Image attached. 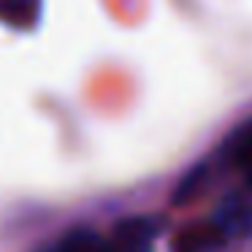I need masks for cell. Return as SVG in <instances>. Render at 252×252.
Segmentation results:
<instances>
[{
  "instance_id": "5b68a950",
  "label": "cell",
  "mask_w": 252,
  "mask_h": 252,
  "mask_svg": "<svg viewBox=\"0 0 252 252\" xmlns=\"http://www.w3.org/2000/svg\"><path fill=\"white\" fill-rule=\"evenodd\" d=\"M41 17V0H0V19L11 28L30 30Z\"/></svg>"
},
{
  "instance_id": "7a4b0ae2",
  "label": "cell",
  "mask_w": 252,
  "mask_h": 252,
  "mask_svg": "<svg viewBox=\"0 0 252 252\" xmlns=\"http://www.w3.org/2000/svg\"><path fill=\"white\" fill-rule=\"evenodd\" d=\"M222 158L247 179L252 190V120L241 122L222 144Z\"/></svg>"
},
{
  "instance_id": "3957f363",
  "label": "cell",
  "mask_w": 252,
  "mask_h": 252,
  "mask_svg": "<svg viewBox=\"0 0 252 252\" xmlns=\"http://www.w3.org/2000/svg\"><path fill=\"white\" fill-rule=\"evenodd\" d=\"M214 222L225 236H244L252 230V198L230 195L214 212Z\"/></svg>"
},
{
  "instance_id": "277c9868",
  "label": "cell",
  "mask_w": 252,
  "mask_h": 252,
  "mask_svg": "<svg viewBox=\"0 0 252 252\" xmlns=\"http://www.w3.org/2000/svg\"><path fill=\"white\" fill-rule=\"evenodd\" d=\"M228 236L220 230V225L214 222H201V225H190L185 228L179 236L174 239V252H206L220 247Z\"/></svg>"
},
{
  "instance_id": "52a82bcc",
  "label": "cell",
  "mask_w": 252,
  "mask_h": 252,
  "mask_svg": "<svg viewBox=\"0 0 252 252\" xmlns=\"http://www.w3.org/2000/svg\"><path fill=\"white\" fill-rule=\"evenodd\" d=\"M203 182H206V168H195V171H190V174L185 176V182H182L179 187H176V192H174V203H182V201H187V198H192L195 195V190H201L203 187Z\"/></svg>"
},
{
  "instance_id": "8992f818",
  "label": "cell",
  "mask_w": 252,
  "mask_h": 252,
  "mask_svg": "<svg viewBox=\"0 0 252 252\" xmlns=\"http://www.w3.org/2000/svg\"><path fill=\"white\" fill-rule=\"evenodd\" d=\"M52 252H109V241L93 228H73L57 241Z\"/></svg>"
},
{
  "instance_id": "6da1fadb",
  "label": "cell",
  "mask_w": 252,
  "mask_h": 252,
  "mask_svg": "<svg viewBox=\"0 0 252 252\" xmlns=\"http://www.w3.org/2000/svg\"><path fill=\"white\" fill-rule=\"evenodd\" d=\"M163 222L158 217H125L114 225L109 241V252H152V244Z\"/></svg>"
}]
</instances>
